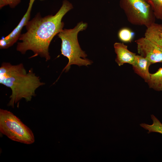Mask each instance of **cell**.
<instances>
[{
    "label": "cell",
    "instance_id": "1",
    "mask_svg": "<svg viewBox=\"0 0 162 162\" xmlns=\"http://www.w3.org/2000/svg\"><path fill=\"white\" fill-rule=\"evenodd\" d=\"M73 8L71 3L64 0L55 15L42 17L40 14H37L26 25V32L21 34L19 39L21 41L17 44V50L25 54L30 50L34 53L31 57L39 56L46 61L49 60L50 43L53 37L63 29L64 24L62 19Z\"/></svg>",
    "mask_w": 162,
    "mask_h": 162
},
{
    "label": "cell",
    "instance_id": "2",
    "mask_svg": "<svg viewBox=\"0 0 162 162\" xmlns=\"http://www.w3.org/2000/svg\"><path fill=\"white\" fill-rule=\"evenodd\" d=\"M0 83L11 89L8 105L13 108L22 99L30 101L35 96L36 90L45 84L32 69L27 72L22 64L12 65L6 62L2 63L0 67Z\"/></svg>",
    "mask_w": 162,
    "mask_h": 162
},
{
    "label": "cell",
    "instance_id": "3",
    "mask_svg": "<svg viewBox=\"0 0 162 162\" xmlns=\"http://www.w3.org/2000/svg\"><path fill=\"white\" fill-rule=\"evenodd\" d=\"M87 26V23L81 22L73 28L63 29L58 34L62 40V54L69 60L62 72L68 71L72 64L87 66L92 64V61L85 58L87 55L81 48L77 39L78 33L85 30Z\"/></svg>",
    "mask_w": 162,
    "mask_h": 162
},
{
    "label": "cell",
    "instance_id": "4",
    "mask_svg": "<svg viewBox=\"0 0 162 162\" xmlns=\"http://www.w3.org/2000/svg\"><path fill=\"white\" fill-rule=\"evenodd\" d=\"M0 131L15 141L31 144L35 141L34 134L30 128L12 112L1 109Z\"/></svg>",
    "mask_w": 162,
    "mask_h": 162
},
{
    "label": "cell",
    "instance_id": "5",
    "mask_svg": "<svg viewBox=\"0 0 162 162\" xmlns=\"http://www.w3.org/2000/svg\"><path fill=\"white\" fill-rule=\"evenodd\" d=\"M119 5L131 24L147 28L154 22L155 17L146 0H120Z\"/></svg>",
    "mask_w": 162,
    "mask_h": 162
},
{
    "label": "cell",
    "instance_id": "6",
    "mask_svg": "<svg viewBox=\"0 0 162 162\" xmlns=\"http://www.w3.org/2000/svg\"><path fill=\"white\" fill-rule=\"evenodd\" d=\"M138 53L147 58L152 64L162 63V47L152 42L145 37L135 41Z\"/></svg>",
    "mask_w": 162,
    "mask_h": 162
},
{
    "label": "cell",
    "instance_id": "7",
    "mask_svg": "<svg viewBox=\"0 0 162 162\" xmlns=\"http://www.w3.org/2000/svg\"><path fill=\"white\" fill-rule=\"evenodd\" d=\"M33 5L29 4L24 15L16 27L6 37L0 40V48L7 49L12 46L19 39L23 28L29 21Z\"/></svg>",
    "mask_w": 162,
    "mask_h": 162
},
{
    "label": "cell",
    "instance_id": "8",
    "mask_svg": "<svg viewBox=\"0 0 162 162\" xmlns=\"http://www.w3.org/2000/svg\"><path fill=\"white\" fill-rule=\"evenodd\" d=\"M115 52L116 54V62L119 66L126 63L132 65L136 55L128 49V46L123 43L116 42L114 45Z\"/></svg>",
    "mask_w": 162,
    "mask_h": 162
},
{
    "label": "cell",
    "instance_id": "9",
    "mask_svg": "<svg viewBox=\"0 0 162 162\" xmlns=\"http://www.w3.org/2000/svg\"><path fill=\"white\" fill-rule=\"evenodd\" d=\"M151 62L147 58L140 55H136L135 60L132 65L134 72L147 82L150 77L149 72Z\"/></svg>",
    "mask_w": 162,
    "mask_h": 162
},
{
    "label": "cell",
    "instance_id": "10",
    "mask_svg": "<svg viewBox=\"0 0 162 162\" xmlns=\"http://www.w3.org/2000/svg\"><path fill=\"white\" fill-rule=\"evenodd\" d=\"M144 37L162 47V24L152 23L147 28Z\"/></svg>",
    "mask_w": 162,
    "mask_h": 162
},
{
    "label": "cell",
    "instance_id": "11",
    "mask_svg": "<svg viewBox=\"0 0 162 162\" xmlns=\"http://www.w3.org/2000/svg\"><path fill=\"white\" fill-rule=\"evenodd\" d=\"M149 87L157 91H162V68L155 73L151 74L150 79L147 82Z\"/></svg>",
    "mask_w": 162,
    "mask_h": 162
},
{
    "label": "cell",
    "instance_id": "12",
    "mask_svg": "<svg viewBox=\"0 0 162 162\" xmlns=\"http://www.w3.org/2000/svg\"><path fill=\"white\" fill-rule=\"evenodd\" d=\"M151 116L153 121L152 124L149 125L146 123H142L140 124V126L145 129L148 130V134L154 132L162 134V124L154 115H152Z\"/></svg>",
    "mask_w": 162,
    "mask_h": 162
},
{
    "label": "cell",
    "instance_id": "13",
    "mask_svg": "<svg viewBox=\"0 0 162 162\" xmlns=\"http://www.w3.org/2000/svg\"><path fill=\"white\" fill-rule=\"evenodd\" d=\"M134 33L130 28L127 27L122 28L118 33L119 39L125 43L131 42L134 38Z\"/></svg>",
    "mask_w": 162,
    "mask_h": 162
},
{
    "label": "cell",
    "instance_id": "14",
    "mask_svg": "<svg viewBox=\"0 0 162 162\" xmlns=\"http://www.w3.org/2000/svg\"><path fill=\"white\" fill-rule=\"evenodd\" d=\"M150 5L154 15L162 20V0H146Z\"/></svg>",
    "mask_w": 162,
    "mask_h": 162
},
{
    "label": "cell",
    "instance_id": "15",
    "mask_svg": "<svg viewBox=\"0 0 162 162\" xmlns=\"http://www.w3.org/2000/svg\"><path fill=\"white\" fill-rule=\"evenodd\" d=\"M21 0H0V8L8 5L11 8H14L19 4Z\"/></svg>",
    "mask_w": 162,
    "mask_h": 162
},
{
    "label": "cell",
    "instance_id": "16",
    "mask_svg": "<svg viewBox=\"0 0 162 162\" xmlns=\"http://www.w3.org/2000/svg\"><path fill=\"white\" fill-rule=\"evenodd\" d=\"M35 0H30L29 4L33 5Z\"/></svg>",
    "mask_w": 162,
    "mask_h": 162
}]
</instances>
